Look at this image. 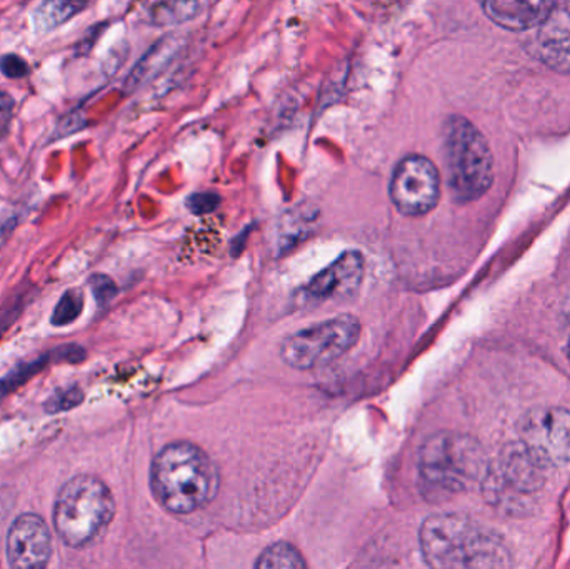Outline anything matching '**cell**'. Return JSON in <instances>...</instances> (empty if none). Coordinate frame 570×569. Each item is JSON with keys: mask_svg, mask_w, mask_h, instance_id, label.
Wrapping results in <instances>:
<instances>
[{"mask_svg": "<svg viewBox=\"0 0 570 569\" xmlns=\"http://www.w3.org/2000/svg\"><path fill=\"white\" fill-rule=\"evenodd\" d=\"M364 279V257L357 251H347L331 266L312 277L304 287L307 297L314 301L344 300L357 293Z\"/></svg>", "mask_w": 570, "mask_h": 569, "instance_id": "11", "label": "cell"}, {"mask_svg": "<svg viewBox=\"0 0 570 569\" xmlns=\"http://www.w3.org/2000/svg\"><path fill=\"white\" fill-rule=\"evenodd\" d=\"M488 468L482 444L452 431L429 438L419 453V477L431 500H445L481 487Z\"/></svg>", "mask_w": 570, "mask_h": 569, "instance_id": "3", "label": "cell"}, {"mask_svg": "<svg viewBox=\"0 0 570 569\" xmlns=\"http://www.w3.org/2000/svg\"><path fill=\"white\" fill-rule=\"evenodd\" d=\"M7 234H9V227L2 226V224H0V246L6 243Z\"/></svg>", "mask_w": 570, "mask_h": 569, "instance_id": "24", "label": "cell"}, {"mask_svg": "<svg viewBox=\"0 0 570 569\" xmlns=\"http://www.w3.org/2000/svg\"><path fill=\"white\" fill-rule=\"evenodd\" d=\"M116 514L112 493L99 478L76 477L53 504V528L66 547L82 550L102 538Z\"/></svg>", "mask_w": 570, "mask_h": 569, "instance_id": "4", "label": "cell"}, {"mask_svg": "<svg viewBox=\"0 0 570 569\" xmlns=\"http://www.w3.org/2000/svg\"><path fill=\"white\" fill-rule=\"evenodd\" d=\"M80 403H82V391L79 387H67L47 401L46 410L47 413H62V411L72 410Z\"/></svg>", "mask_w": 570, "mask_h": 569, "instance_id": "19", "label": "cell"}, {"mask_svg": "<svg viewBox=\"0 0 570 569\" xmlns=\"http://www.w3.org/2000/svg\"><path fill=\"white\" fill-rule=\"evenodd\" d=\"M89 6V0H42L33 12V26L39 32H49L69 22Z\"/></svg>", "mask_w": 570, "mask_h": 569, "instance_id": "16", "label": "cell"}, {"mask_svg": "<svg viewBox=\"0 0 570 569\" xmlns=\"http://www.w3.org/2000/svg\"><path fill=\"white\" fill-rule=\"evenodd\" d=\"M183 43L184 37L180 36V33H170V36L160 39L159 42L144 56V59L137 63L136 70L130 73L129 80H127L129 86L136 89L140 84L147 82L150 77L157 76V73L176 57Z\"/></svg>", "mask_w": 570, "mask_h": 569, "instance_id": "15", "label": "cell"}, {"mask_svg": "<svg viewBox=\"0 0 570 569\" xmlns=\"http://www.w3.org/2000/svg\"><path fill=\"white\" fill-rule=\"evenodd\" d=\"M13 100L7 94L0 92V133L9 126L10 117H12Z\"/></svg>", "mask_w": 570, "mask_h": 569, "instance_id": "23", "label": "cell"}, {"mask_svg": "<svg viewBox=\"0 0 570 569\" xmlns=\"http://www.w3.org/2000/svg\"><path fill=\"white\" fill-rule=\"evenodd\" d=\"M535 29V47L542 62L559 72H570V0L556 3Z\"/></svg>", "mask_w": 570, "mask_h": 569, "instance_id": "12", "label": "cell"}, {"mask_svg": "<svg viewBox=\"0 0 570 569\" xmlns=\"http://www.w3.org/2000/svg\"><path fill=\"white\" fill-rule=\"evenodd\" d=\"M154 497L173 514L207 507L219 491V471L206 451L186 441L164 448L153 463Z\"/></svg>", "mask_w": 570, "mask_h": 569, "instance_id": "2", "label": "cell"}, {"mask_svg": "<svg viewBox=\"0 0 570 569\" xmlns=\"http://www.w3.org/2000/svg\"><path fill=\"white\" fill-rule=\"evenodd\" d=\"M485 16L502 29H535L548 13L554 9L558 0H479Z\"/></svg>", "mask_w": 570, "mask_h": 569, "instance_id": "13", "label": "cell"}, {"mask_svg": "<svg viewBox=\"0 0 570 569\" xmlns=\"http://www.w3.org/2000/svg\"><path fill=\"white\" fill-rule=\"evenodd\" d=\"M568 356H569V360H570V336H569V343H568Z\"/></svg>", "mask_w": 570, "mask_h": 569, "instance_id": "26", "label": "cell"}, {"mask_svg": "<svg viewBox=\"0 0 570 569\" xmlns=\"http://www.w3.org/2000/svg\"><path fill=\"white\" fill-rule=\"evenodd\" d=\"M83 297L82 293L77 290L67 291L59 303H57L56 311H53L52 324L53 326H69L82 313Z\"/></svg>", "mask_w": 570, "mask_h": 569, "instance_id": "18", "label": "cell"}, {"mask_svg": "<svg viewBox=\"0 0 570 569\" xmlns=\"http://www.w3.org/2000/svg\"><path fill=\"white\" fill-rule=\"evenodd\" d=\"M361 330V323L351 314L322 321L288 336L281 346V357L294 370L328 366L357 344Z\"/></svg>", "mask_w": 570, "mask_h": 569, "instance_id": "7", "label": "cell"}, {"mask_svg": "<svg viewBox=\"0 0 570 569\" xmlns=\"http://www.w3.org/2000/svg\"><path fill=\"white\" fill-rule=\"evenodd\" d=\"M0 69L6 73L7 77H17L26 76L27 73V63L23 62L20 57L17 56H6L2 60H0Z\"/></svg>", "mask_w": 570, "mask_h": 569, "instance_id": "22", "label": "cell"}, {"mask_svg": "<svg viewBox=\"0 0 570 569\" xmlns=\"http://www.w3.org/2000/svg\"><path fill=\"white\" fill-rule=\"evenodd\" d=\"M52 557V537L49 527L37 514L17 518L7 534V560L12 568L39 569Z\"/></svg>", "mask_w": 570, "mask_h": 569, "instance_id": "10", "label": "cell"}, {"mask_svg": "<svg viewBox=\"0 0 570 569\" xmlns=\"http://www.w3.org/2000/svg\"><path fill=\"white\" fill-rule=\"evenodd\" d=\"M551 470L524 441H512L489 463L482 494L491 507L519 517L531 510L532 498L546 487Z\"/></svg>", "mask_w": 570, "mask_h": 569, "instance_id": "6", "label": "cell"}, {"mask_svg": "<svg viewBox=\"0 0 570 569\" xmlns=\"http://www.w3.org/2000/svg\"><path fill=\"white\" fill-rule=\"evenodd\" d=\"M521 440L544 461L556 468L570 461V411L542 408L532 411L521 424Z\"/></svg>", "mask_w": 570, "mask_h": 569, "instance_id": "9", "label": "cell"}, {"mask_svg": "<svg viewBox=\"0 0 570 569\" xmlns=\"http://www.w3.org/2000/svg\"><path fill=\"white\" fill-rule=\"evenodd\" d=\"M220 199L214 193H197L187 199V207L194 214H209L219 206Z\"/></svg>", "mask_w": 570, "mask_h": 569, "instance_id": "20", "label": "cell"}, {"mask_svg": "<svg viewBox=\"0 0 570 569\" xmlns=\"http://www.w3.org/2000/svg\"><path fill=\"white\" fill-rule=\"evenodd\" d=\"M210 0H147V22L156 27H177L199 17Z\"/></svg>", "mask_w": 570, "mask_h": 569, "instance_id": "14", "label": "cell"}, {"mask_svg": "<svg viewBox=\"0 0 570 569\" xmlns=\"http://www.w3.org/2000/svg\"><path fill=\"white\" fill-rule=\"evenodd\" d=\"M90 286H92L96 300L99 301L100 304L112 300L114 294H116V284H114L109 277L100 276V274H97V276L90 279Z\"/></svg>", "mask_w": 570, "mask_h": 569, "instance_id": "21", "label": "cell"}, {"mask_svg": "<svg viewBox=\"0 0 570 569\" xmlns=\"http://www.w3.org/2000/svg\"><path fill=\"white\" fill-rule=\"evenodd\" d=\"M562 313H564L566 321H568V324L570 326V296L568 297V301H566L564 303V311H562Z\"/></svg>", "mask_w": 570, "mask_h": 569, "instance_id": "25", "label": "cell"}, {"mask_svg": "<svg viewBox=\"0 0 570 569\" xmlns=\"http://www.w3.org/2000/svg\"><path fill=\"white\" fill-rule=\"evenodd\" d=\"M305 567L307 565L302 555L288 543L273 545L256 561V568L261 569H302Z\"/></svg>", "mask_w": 570, "mask_h": 569, "instance_id": "17", "label": "cell"}, {"mask_svg": "<svg viewBox=\"0 0 570 569\" xmlns=\"http://www.w3.org/2000/svg\"><path fill=\"white\" fill-rule=\"evenodd\" d=\"M422 557L432 568L492 569L512 567V555L495 531L459 513L434 514L419 531Z\"/></svg>", "mask_w": 570, "mask_h": 569, "instance_id": "1", "label": "cell"}, {"mask_svg": "<svg viewBox=\"0 0 570 569\" xmlns=\"http://www.w3.org/2000/svg\"><path fill=\"white\" fill-rule=\"evenodd\" d=\"M448 187L455 203H472L488 193L494 180V157L481 130L461 116L444 124Z\"/></svg>", "mask_w": 570, "mask_h": 569, "instance_id": "5", "label": "cell"}, {"mask_svg": "<svg viewBox=\"0 0 570 569\" xmlns=\"http://www.w3.org/2000/svg\"><path fill=\"white\" fill-rule=\"evenodd\" d=\"M389 196L399 213L409 217L425 216L441 199V174L421 154L405 156L392 174Z\"/></svg>", "mask_w": 570, "mask_h": 569, "instance_id": "8", "label": "cell"}]
</instances>
